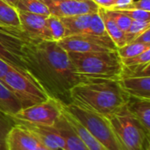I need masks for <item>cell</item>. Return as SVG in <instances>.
<instances>
[{
  "label": "cell",
  "mask_w": 150,
  "mask_h": 150,
  "mask_svg": "<svg viewBox=\"0 0 150 150\" xmlns=\"http://www.w3.org/2000/svg\"><path fill=\"white\" fill-rule=\"evenodd\" d=\"M98 14L100 15V17L104 22L107 34L112 39V40L114 42L117 48L125 46L126 44H127L126 33L121 31L119 28V26L116 25L114 20L107 13V11L105 9L98 8Z\"/></svg>",
  "instance_id": "obj_17"
},
{
  "label": "cell",
  "mask_w": 150,
  "mask_h": 150,
  "mask_svg": "<svg viewBox=\"0 0 150 150\" xmlns=\"http://www.w3.org/2000/svg\"><path fill=\"white\" fill-rule=\"evenodd\" d=\"M134 0H118L115 4V5L111 9V10H115V11H119V10H124L126 9Z\"/></svg>",
  "instance_id": "obj_35"
},
{
  "label": "cell",
  "mask_w": 150,
  "mask_h": 150,
  "mask_svg": "<svg viewBox=\"0 0 150 150\" xmlns=\"http://www.w3.org/2000/svg\"><path fill=\"white\" fill-rule=\"evenodd\" d=\"M150 49V45L142 44V43H127L121 47L117 48V52L121 59H127L136 56L146 50Z\"/></svg>",
  "instance_id": "obj_25"
},
{
  "label": "cell",
  "mask_w": 150,
  "mask_h": 150,
  "mask_svg": "<svg viewBox=\"0 0 150 150\" xmlns=\"http://www.w3.org/2000/svg\"><path fill=\"white\" fill-rule=\"evenodd\" d=\"M50 14L58 18L96 13L98 5L92 0H41Z\"/></svg>",
  "instance_id": "obj_9"
},
{
  "label": "cell",
  "mask_w": 150,
  "mask_h": 150,
  "mask_svg": "<svg viewBox=\"0 0 150 150\" xmlns=\"http://www.w3.org/2000/svg\"><path fill=\"white\" fill-rule=\"evenodd\" d=\"M121 62H122V64L125 66L150 62V49L146 50L145 52H143L136 56L127 58V59H121Z\"/></svg>",
  "instance_id": "obj_29"
},
{
  "label": "cell",
  "mask_w": 150,
  "mask_h": 150,
  "mask_svg": "<svg viewBox=\"0 0 150 150\" xmlns=\"http://www.w3.org/2000/svg\"><path fill=\"white\" fill-rule=\"evenodd\" d=\"M76 75L83 79L102 78L119 80L122 62L117 49L106 52H68Z\"/></svg>",
  "instance_id": "obj_3"
},
{
  "label": "cell",
  "mask_w": 150,
  "mask_h": 150,
  "mask_svg": "<svg viewBox=\"0 0 150 150\" xmlns=\"http://www.w3.org/2000/svg\"><path fill=\"white\" fill-rule=\"evenodd\" d=\"M25 69L50 97L70 103L69 91L81 78L76 75L69 54L53 40H27L20 52Z\"/></svg>",
  "instance_id": "obj_1"
},
{
  "label": "cell",
  "mask_w": 150,
  "mask_h": 150,
  "mask_svg": "<svg viewBox=\"0 0 150 150\" xmlns=\"http://www.w3.org/2000/svg\"><path fill=\"white\" fill-rule=\"evenodd\" d=\"M122 150L149 149V136L127 106L105 117Z\"/></svg>",
  "instance_id": "obj_4"
},
{
  "label": "cell",
  "mask_w": 150,
  "mask_h": 150,
  "mask_svg": "<svg viewBox=\"0 0 150 150\" xmlns=\"http://www.w3.org/2000/svg\"><path fill=\"white\" fill-rule=\"evenodd\" d=\"M118 11L125 14L132 20H150V11H142V10H130V9L119 10Z\"/></svg>",
  "instance_id": "obj_30"
},
{
  "label": "cell",
  "mask_w": 150,
  "mask_h": 150,
  "mask_svg": "<svg viewBox=\"0 0 150 150\" xmlns=\"http://www.w3.org/2000/svg\"><path fill=\"white\" fill-rule=\"evenodd\" d=\"M0 25L11 27H20V20L16 7L0 0Z\"/></svg>",
  "instance_id": "obj_20"
},
{
  "label": "cell",
  "mask_w": 150,
  "mask_h": 150,
  "mask_svg": "<svg viewBox=\"0 0 150 150\" xmlns=\"http://www.w3.org/2000/svg\"><path fill=\"white\" fill-rule=\"evenodd\" d=\"M62 103L49 97L41 103L21 109L12 117L18 123L53 127L62 114Z\"/></svg>",
  "instance_id": "obj_7"
},
{
  "label": "cell",
  "mask_w": 150,
  "mask_h": 150,
  "mask_svg": "<svg viewBox=\"0 0 150 150\" xmlns=\"http://www.w3.org/2000/svg\"><path fill=\"white\" fill-rule=\"evenodd\" d=\"M106 11H107V13L110 15V17L114 20L116 25L119 26V28L121 31L127 33L130 27L132 19L118 11H114V10H106Z\"/></svg>",
  "instance_id": "obj_28"
},
{
  "label": "cell",
  "mask_w": 150,
  "mask_h": 150,
  "mask_svg": "<svg viewBox=\"0 0 150 150\" xmlns=\"http://www.w3.org/2000/svg\"><path fill=\"white\" fill-rule=\"evenodd\" d=\"M63 110L76 119L107 150H122L105 117L88 111L76 104L62 103Z\"/></svg>",
  "instance_id": "obj_6"
},
{
  "label": "cell",
  "mask_w": 150,
  "mask_h": 150,
  "mask_svg": "<svg viewBox=\"0 0 150 150\" xmlns=\"http://www.w3.org/2000/svg\"><path fill=\"white\" fill-rule=\"evenodd\" d=\"M126 106L127 111L142 126L145 132L150 135V99L129 97Z\"/></svg>",
  "instance_id": "obj_15"
},
{
  "label": "cell",
  "mask_w": 150,
  "mask_h": 150,
  "mask_svg": "<svg viewBox=\"0 0 150 150\" xmlns=\"http://www.w3.org/2000/svg\"><path fill=\"white\" fill-rule=\"evenodd\" d=\"M64 140V150H89L63 114L54 125Z\"/></svg>",
  "instance_id": "obj_14"
},
{
  "label": "cell",
  "mask_w": 150,
  "mask_h": 150,
  "mask_svg": "<svg viewBox=\"0 0 150 150\" xmlns=\"http://www.w3.org/2000/svg\"><path fill=\"white\" fill-rule=\"evenodd\" d=\"M63 114L66 117V119L68 120V121L69 122V124L71 125V127H73V129L76 131V133L78 134V136L82 139V141L83 142V143L85 144V146L88 148L89 150H107L95 137H93L90 132L83 127L76 119H74L71 115H69V113H67L63 108Z\"/></svg>",
  "instance_id": "obj_18"
},
{
  "label": "cell",
  "mask_w": 150,
  "mask_h": 150,
  "mask_svg": "<svg viewBox=\"0 0 150 150\" xmlns=\"http://www.w3.org/2000/svg\"><path fill=\"white\" fill-rule=\"evenodd\" d=\"M118 82L127 96L150 99V76L122 77Z\"/></svg>",
  "instance_id": "obj_13"
},
{
  "label": "cell",
  "mask_w": 150,
  "mask_h": 150,
  "mask_svg": "<svg viewBox=\"0 0 150 150\" xmlns=\"http://www.w3.org/2000/svg\"><path fill=\"white\" fill-rule=\"evenodd\" d=\"M65 51L73 53L106 52L116 50L117 47L109 36L80 34L63 38L57 42Z\"/></svg>",
  "instance_id": "obj_8"
},
{
  "label": "cell",
  "mask_w": 150,
  "mask_h": 150,
  "mask_svg": "<svg viewBox=\"0 0 150 150\" xmlns=\"http://www.w3.org/2000/svg\"><path fill=\"white\" fill-rule=\"evenodd\" d=\"M2 82L20 102L23 108L41 103L50 96L25 69L11 66Z\"/></svg>",
  "instance_id": "obj_5"
},
{
  "label": "cell",
  "mask_w": 150,
  "mask_h": 150,
  "mask_svg": "<svg viewBox=\"0 0 150 150\" xmlns=\"http://www.w3.org/2000/svg\"><path fill=\"white\" fill-rule=\"evenodd\" d=\"M18 123V122H17ZM29 130L41 143L53 150H64V140L54 126H39L26 123H18Z\"/></svg>",
  "instance_id": "obj_12"
},
{
  "label": "cell",
  "mask_w": 150,
  "mask_h": 150,
  "mask_svg": "<svg viewBox=\"0 0 150 150\" xmlns=\"http://www.w3.org/2000/svg\"><path fill=\"white\" fill-rule=\"evenodd\" d=\"M22 109V105L9 88L0 80V112L14 116Z\"/></svg>",
  "instance_id": "obj_19"
},
{
  "label": "cell",
  "mask_w": 150,
  "mask_h": 150,
  "mask_svg": "<svg viewBox=\"0 0 150 150\" xmlns=\"http://www.w3.org/2000/svg\"><path fill=\"white\" fill-rule=\"evenodd\" d=\"M20 28L33 40H52L47 25V18L18 11Z\"/></svg>",
  "instance_id": "obj_10"
},
{
  "label": "cell",
  "mask_w": 150,
  "mask_h": 150,
  "mask_svg": "<svg viewBox=\"0 0 150 150\" xmlns=\"http://www.w3.org/2000/svg\"><path fill=\"white\" fill-rule=\"evenodd\" d=\"M131 42L133 43H142V44H146L150 45V28L147 29L138 36H136ZM130 42V43H131Z\"/></svg>",
  "instance_id": "obj_32"
},
{
  "label": "cell",
  "mask_w": 150,
  "mask_h": 150,
  "mask_svg": "<svg viewBox=\"0 0 150 150\" xmlns=\"http://www.w3.org/2000/svg\"><path fill=\"white\" fill-rule=\"evenodd\" d=\"M150 28V20H132L128 31L126 33L127 43H130L136 36Z\"/></svg>",
  "instance_id": "obj_26"
},
{
  "label": "cell",
  "mask_w": 150,
  "mask_h": 150,
  "mask_svg": "<svg viewBox=\"0 0 150 150\" xmlns=\"http://www.w3.org/2000/svg\"><path fill=\"white\" fill-rule=\"evenodd\" d=\"M86 34H92V35L100 36V37L109 36L107 34L106 30H105L104 22H103L100 15L98 14V11L92 14L91 20V25H90L88 33Z\"/></svg>",
  "instance_id": "obj_27"
},
{
  "label": "cell",
  "mask_w": 150,
  "mask_h": 150,
  "mask_svg": "<svg viewBox=\"0 0 150 150\" xmlns=\"http://www.w3.org/2000/svg\"><path fill=\"white\" fill-rule=\"evenodd\" d=\"M47 25L53 41L59 42L65 38V27L60 18L53 15L48 16L47 18Z\"/></svg>",
  "instance_id": "obj_23"
},
{
  "label": "cell",
  "mask_w": 150,
  "mask_h": 150,
  "mask_svg": "<svg viewBox=\"0 0 150 150\" xmlns=\"http://www.w3.org/2000/svg\"><path fill=\"white\" fill-rule=\"evenodd\" d=\"M17 124L12 116L0 112V150H8V136Z\"/></svg>",
  "instance_id": "obj_22"
},
{
  "label": "cell",
  "mask_w": 150,
  "mask_h": 150,
  "mask_svg": "<svg viewBox=\"0 0 150 150\" xmlns=\"http://www.w3.org/2000/svg\"><path fill=\"white\" fill-rule=\"evenodd\" d=\"M130 10H142L150 11V0H134L126 9Z\"/></svg>",
  "instance_id": "obj_31"
},
{
  "label": "cell",
  "mask_w": 150,
  "mask_h": 150,
  "mask_svg": "<svg viewBox=\"0 0 150 150\" xmlns=\"http://www.w3.org/2000/svg\"><path fill=\"white\" fill-rule=\"evenodd\" d=\"M93 13L60 18L65 27V37L86 34L88 33Z\"/></svg>",
  "instance_id": "obj_16"
},
{
  "label": "cell",
  "mask_w": 150,
  "mask_h": 150,
  "mask_svg": "<svg viewBox=\"0 0 150 150\" xmlns=\"http://www.w3.org/2000/svg\"><path fill=\"white\" fill-rule=\"evenodd\" d=\"M4 2H6V3H8V4H11V5H12L13 7H16L18 0H4Z\"/></svg>",
  "instance_id": "obj_36"
},
{
  "label": "cell",
  "mask_w": 150,
  "mask_h": 150,
  "mask_svg": "<svg viewBox=\"0 0 150 150\" xmlns=\"http://www.w3.org/2000/svg\"><path fill=\"white\" fill-rule=\"evenodd\" d=\"M11 67V64H9L8 62H6L5 61H4L3 59L0 58V80L1 81L5 76L7 72L10 70Z\"/></svg>",
  "instance_id": "obj_34"
},
{
  "label": "cell",
  "mask_w": 150,
  "mask_h": 150,
  "mask_svg": "<svg viewBox=\"0 0 150 150\" xmlns=\"http://www.w3.org/2000/svg\"><path fill=\"white\" fill-rule=\"evenodd\" d=\"M150 76V62L142 64L122 66L120 78L122 77H140Z\"/></svg>",
  "instance_id": "obj_24"
},
{
  "label": "cell",
  "mask_w": 150,
  "mask_h": 150,
  "mask_svg": "<svg viewBox=\"0 0 150 150\" xmlns=\"http://www.w3.org/2000/svg\"><path fill=\"white\" fill-rule=\"evenodd\" d=\"M70 102L103 117H108L126 106L129 96L118 80L83 79L69 91Z\"/></svg>",
  "instance_id": "obj_2"
},
{
  "label": "cell",
  "mask_w": 150,
  "mask_h": 150,
  "mask_svg": "<svg viewBox=\"0 0 150 150\" xmlns=\"http://www.w3.org/2000/svg\"><path fill=\"white\" fill-rule=\"evenodd\" d=\"M16 8L18 11L37 14L45 18L51 15L48 8L41 0H18Z\"/></svg>",
  "instance_id": "obj_21"
},
{
  "label": "cell",
  "mask_w": 150,
  "mask_h": 150,
  "mask_svg": "<svg viewBox=\"0 0 150 150\" xmlns=\"http://www.w3.org/2000/svg\"><path fill=\"white\" fill-rule=\"evenodd\" d=\"M98 8L111 10L116 4L118 0H92Z\"/></svg>",
  "instance_id": "obj_33"
},
{
  "label": "cell",
  "mask_w": 150,
  "mask_h": 150,
  "mask_svg": "<svg viewBox=\"0 0 150 150\" xmlns=\"http://www.w3.org/2000/svg\"><path fill=\"white\" fill-rule=\"evenodd\" d=\"M148 150H150V149H148Z\"/></svg>",
  "instance_id": "obj_37"
},
{
  "label": "cell",
  "mask_w": 150,
  "mask_h": 150,
  "mask_svg": "<svg viewBox=\"0 0 150 150\" xmlns=\"http://www.w3.org/2000/svg\"><path fill=\"white\" fill-rule=\"evenodd\" d=\"M8 150H50L29 130L17 124L8 136Z\"/></svg>",
  "instance_id": "obj_11"
}]
</instances>
